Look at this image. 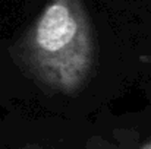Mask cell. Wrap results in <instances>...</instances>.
<instances>
[{
    "mask_svg": "<svg viewBox=\"0 0 151 149\" xmlns=\"http://www.w3.org/2000/svg\"><path fill=\"white\" fill-rule=\"evenodd\" d=\"M141 149H151V145H145L144 148H141Z\"/></svg>",
    "mask_w": 151,
    "mask_h": 149,
    "instance_id": "obj_2",
    "label": "cell"
},
{
    "mask_svg": "<svg viewBox=\"0 0 151 149\" xmlns=\"http://www.w3.org/2000/svg\"><path fill=\"white\" fill-rule=\"evenodd\" d=\"M24 58L34 76L72 94L94 64L91 25L81 0H50L24 41Z\"/></svg>",
    "mask_w": 151,
    "mask_h": 149,
    "instance_id": "obj_1",
    "label": "cell"
}]
</instances>
